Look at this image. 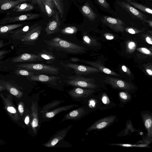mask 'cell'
Wrapping results in <instances>:
<instances>
[{
  "label": "cell",
  "mask_w": 152,
  "mask_h": 152,
  "mask_svg": "<svg viewBox=\"0 0 152 152\" xmlns=\"http://www.w3.org/2000/svg\"><path fill=\"white\" fill-rule=\"evenodd\" d=\"M44 41L48 46L51 49L62 50L70 54H81L85 51V48L84 47L62 39L56 42L50 40Z\"/></svg>",
  "instance_id": "obj_1"
},
{
  "label": "cell",
  "mask_w": 152,
  "mask_h": 152,
  "mask_svg": "<svg viewBox=\"0 0 152 152\" xmlns=\"http://www.w3.org/2000/svg\"><path fill=\"white\" fill-rule=\"evenodd\" d=\"M16 66L18 68H23L37 74L56 75L60 70L57 67L43 64L24 63L18 64Z\"/></svg>",
  "instance_id": "obj_2"
},
{
  "label": "cell",
  "mask_w": 152,
  "mask_h": 152,
  "mask_svg": "<svg viewBox=\"0 0 152 152\" xmlns=\"http://www.w3.org/2000/svg\"><path fill=\"white\" fill-rule=\"evenodd\" d=\"M65 81L67 85L77 87L94 89L97 87L93 78H86L79 75L68 76Z\"/></svg>",
  "instance_id": "obj_3"
},
{
  "label": "cell",
  "mask_w": 152,
  "mask_h": 152,
  "mask_svg": "<svg viewBox=\"0 0 152 152\" xmlns=\"http://www.w3.org/2000/svg\"><path fill=\"white\" fill-rule=\"evenodd\" d=\"M60 64L66 69L74 70V72L77 75H87L101 72L98 69L93 66L78 65L72 63L65 64L61 63Z\"/></svg>",
  "instance_id": "obj_4"
},
{
  "label": "cell",
  "mask_w": 152,
  "mask_h": 152,
  "mask_svg": "<svg viewBox=\"0 0 152 152\" xmlns=\"http://www.w3.org/2000/svg\"><path fill=\"white\" fill-rule=\"evenodd\" d=\"M114 88L130 91L134 88V86L130 83L118 78L107 76L104 80Z\"/></svg>",
  "instance_id": "obj_5"
},
{
  "label": "cell",
  "mask_w": 152,
  "mask_h": 152,
  "mask_svg": "<svg viewBox=\"0 0 152 152\" xmlns=\"http://www.w3.org/2000/svg\"><path fill=\"white\" fill-rule=\"evenodd\" d=\"M101 20L103 23L116 31L123 32L124 31V23L119 19L104 16Z\"/></svg>",
  "instance_id": "obj_6"
},
{
  "label": "cell",
  "mask_w": 152,
  "mask_h": 152,
  "mask_svg": "<svg viewBox=\"0 0 152 152\" xmlns=\"http://www.w3.org/2000/svg\"><path fill=\"white\" fill-rule=\"evenodd\" d=\"M0 96L3 102L5 108L11 118L15 121L20 120V117L12 101L11 96L8 95L6 98L1 94Z\"/></svg>",
  "instance_id": "obj_7"
},
{
  "label": "cell",
  "mask_w": 152,
  "mask_h": 152,
  "mask_svg": "<svg viewBox=\"0 0 152 152\" xmlns=\"http://www.w3.org/2000/svg\"><path fill=\"white\" fill-rule=\"evenodd\" d=\"M116 116L113 115L104 117L95 122L87 129L88 132L104 128L112 124L115 120Z\"/></svg>",
  "instance_id": "obj_8"
},
{
  "label": "cell",
  "mask_w": 152,
  "mask_h": 152,
  "mask_svg": "<svg viewBox=\"0 0 152 152\" xmlns=\"http://www.w3.org/2000/svg\"><path fill=\"white\" fill-rule=\"evenodd\" d=\"M28 79L31 81L48 83L53 85L57 84V81L60 79L58 76H49L47 75L37 74L33 75L28 76Z\"/></svg>",
  "instance_id": "obj_9"
},
{
  "label": "cell",
  "mask_w": 152,
  "mask_h": 152,
  "mask_svg": "<svg viewBox=\"0 0 152 152\" xmlns=\"http://www.w3.org/2000/svg\"><path fill=\"white\" fill-rule=\"evenodd\" d=\"M72 126V125L69 126L67 128L58 131L49 140L44 144L43 145L48 147H53L64 138Z\"/></svg>",
  "instance_id": "obj_10"
},
{
  "label": "cell",
  "mask_w": 152,
  "mask_h": 152,
  "mask_svg": "<svg viewBox=\"0 0 152 152\" xmlns=\"http://www.w3.org/2000/svg\"><path fill=\"white\" fill-rule=\"evenodd\" d=\"M94 91L93 89L77 87L68 91L69 95L74 98L87 97Z\"/></svg>",
  "instance_id": "obj_11"
},
{
  "label": "cell",
  "mask_w": 152,
  "mask_h": 152,
  "mask_svg": "<svg viewBox=\"0 0 152 152\" xmlns=\"http://www.w3.org/2000/svg\"><path fill=\"white\" fill-rule=\"evenodd\" d=\"M42 30L41 26L29 30L22 38L21 40L24 42H34L36 40L40 35Z\"/></svg>",
  "instance_id": "obj_12"
},
{
  "label": "cell",
  "mask_w": 152,
  "mask_h": 152,
  "mask_svg": "<svg viewBox=\"0 0 152 152\" xmlns=\"http://www.w3.org/2000/svg\"><path fill=\"white\" fill-rule=\"evenodd\" d=\"M43 59L38 55L28 53H24L12 58L13 62H34L41 61Z\"/></svg>",
  "instance_id": "obj_13"
},
{
  "label": "cell",
  "mask_w": 152,
  "mask_h": 152,
  "mask_svg": "<svg viewBox=\"0 0 152 152\" xmlns=\"http://www.w3.org/2000/svg\"><path fill=\"white\" fill-rule=\"evenodd\" d=\"M118 3L121 7L131 13L138 19L145 21L146 20V16L131 5L123 1H119Z\"/></svg>",
  "instance_id": "obj_14"
},
{
  "label": "cell",
  "mask_w": 152,
  "mask_h": 152,
  "mask_svg": "<svg viewBox=\"0 0 152 152\" xmlns=\"http://www.w3.org/2000/svg\"><path fill=\"white\" fill-rule=\"evenodd\" d=\"M54 18L55 19L50 21L46 27L45 30L48 35L57 32L60 30V23L58 14Z\"/></svg>",
  "instance_id": "obj_15"
},
{
  "label": "cell",
  "mask_w": 152,
  "mask_h": 152,
  "mask_svg": "<svg viewBox=\"0 0 152 152\" xmlns=\"http://www.w3.org/2000/svg\"><path fill=\"white\" fill-rule=\"evenodd\" d=\"M0 84L4 86L10 94L16 97L20 98L22 96V92L10 82L0 80Z\"/></svg>",
  "instance_id": "obj_16"
},
{
  "label": "cell",
  "mask_w": 152,
  "mask_h": 152,
  "mask_svg": "<svg viewBox=\"0 0 152 152\" xmlns=\"http://www.w3.org/2000/svg\"><path fill=\"white\" fill-rule=\"evenodd\" d=\"M85 112L84 109L82 107L74 110L66 115L61 121L67 120H77L80 118Z\"/></svg>",
  "instance_id": "obj_17"
},
{
  "label": "cell",
  "mask_w": 152,
  "mask_h": 152,
  "mask_svg": "<svg viewBox=\"0 0 152 152\" xmlns=\"http://www.w3.org/2000/svg\"><path fill=\"white\" fill-rule=\"evenodd\" d=\"M80 62L95 67L99 69L101 72L107 74L115 76H119L118 74L110 69L104 67L98 62H94L85 61L83 59L80 60Z\"/></svg>",
  "instance_id": "obj_18"
},
{
  "label": "cell",
  "mask_w": 152,
  "mask_h": 152,
  "mask_svg": "<svg viewBox=\"0 0 152 152\" xmlns=\"http://www.w3.org/2000/svg\"><path fill=\"white\" fill-rule=\"evenodd\" d=\"M22 26V24H15L0 26V39H3L9 34L10 37L13 30Z\"/></svg>",
  "instance_id": "obj_19"
},
{
  "label": "cell",
  "mask_w": 152,
  "mask_h": 152,
  "mask_svg": "<svg viewBox=\"0 0 152 152\" xmlns=\"http://www.w3.org/2000/svg\"><path fill=\"white\" fill-rule=\"evenodd\" d=\"M145 126L147 131V137L151 139L152 136V116L151 115L145 113L142 114Z\"/></svg>",
  "instance_id": "obj_20"
},
{
  "label": "cell",
  "mask_w": 152,
  "mask_h": 152,
  "mask_svg": "<svg viewBox=\"0 0 152 152\" xmlns=\"http://www.w3.org/2000/svg\"><path fill=\"white\" fill-rule=\"evenodd\" d=\"M79 105L76 104H71L58 107L50 112L45 113V116L48 118H51L56 115L62 112L66 111L75 107H78Z\"/></svg>",
  "instance_id": "obj_21"
},
{
  "label": "cell",
  "mask_w": 152,
  "mask_h": 152,
  "mask_svg": "<svg viewBox=\"0 0 152 152\" xmlns=\"http://www.w3.org/2000/svg\"><path fill=\"white\" fill-rule=\"evenodd\" d=\"M44 6L46 12L49 17L54 18L57 13L55 10L54 4L53 0H45Z\"/></svg>",
  "instance_id": "obj_22"
},
{
  "label": "cell",
  "mask_w": 152,
  "mask_h": 152,
  "mask_svg": "<svg viewBox=\"0 0 152 152\" xmlns=\"http://www.w3.org/2000/svg\"><path fill=\"white\" fill-rule=\"evenodd\" d=\"M38 111L37 106L33 103L31 107V125L34 132H36V128L38 126Z\"/></svg>",
  "instance_id": "obj_23"
},
{
  "label": "cell",
  "mask_w": 152,
  "mask_h": 152,
  "mask_svg": "<svg viewBox=\"0 0 152 152\" xmlns=\"http://www.w3.org/2000/svg\"><path fill=\"white\" fill-rule=\"evenodd\" d=\"M81 10L83 15L91 20L94 21L96 17V14L87 3H86L81 7Z\"/></svg>",
  "instance_id": "obj_24"
},
{
  "label": "cell",
  "mask_w": 152,
  "mask_h": 152,
  "mask_svg": "<svg viewBox=\"0 0 152 152\" xmlns=\"http://www.w3.org/2000/svg\"><path fill=\"white\" fill-rule=\"evenodd\" d=\"M37 55L46 60L47 62L49 64L52 63L56 59V57L53 53L45 50L38 53Z\"/></svg>",
  "instance_id": "obj_25"
},
{
  "label": "cell",
  "mask_w": 152,
  "mask_h": 152,
  "mask_svg": "<svg viewBox=\"0 0 152 152\" xmlns=\"http://www.w3.org/2000/svg\"><path fill=\"white\" fill-rule=\"evenodd\" d=\"M64 100H56L51 101L45 105L42 108L41 113H46L48 112L49 110L53 108L63 102Z\"/></svg>",
  "instance_id": "obj_26"
},
{
  "label": "cell",
  "mask_w": 152,
  "mask_h": 152,
  "mask_svg": "<svg viewBox=\"0 0 152 152\" xmlns=\"http://www.w3.org/2000/svg\"><path fill=\"white\" fill-rule=\"evenodd\" d=\"M127 3L133 6L135 8L139 9L144 12L150 14H152V10L145 6L136 2L131 1L129 0H127Z\"/></svg>",
  "instance_id": "obj_27"
},
{
  "label": "cell",
  "mask_w": 152,
  "mask_h": 152,
  "mask_svg": "<svg viewBox=\"0 0 152 152\" xmlns=\"http://www.w3.org/2000/svg\"><path fill=\"white\" fill-rule=\"evenodd\" d=\"M78 28L74 26H69L65 27L61 30V32L64 34L69 35L76 33Z\"/></svg>",
  "instance_id": "obj_28"
},
{
  "label": "cell",
  "mask_w": 152,
  "mask_h": 152,
  "mask_svg": "<svg viewBox=\"0 0 152 152\" xmlns=\"http://www.w3.org/2000/svg\"><path fill=\"white\" fill-rule=\"evenodd\" d=\"M33 8V6L30 4L23 3L16 6L15 10L17 11H24L31 10Z\"/></svg>",
  "instance_id": "obj_29"
},
{
  "label": "cell",
  "mask_w": 152,
  "mask_h": 152,
  "mask_svg": "<svg viewBox=\"0 0 152 152\" xmlns=\"http://www.w3.org/2000/svg\"><path fill=\"white\" fill-rule=\"evenodd\" d=\"M39 15L37 14H30L26 15H23L18 17L17 18H15L16 20H26L31 19L35 18L39 16Z\"/></svg>",
  "instance_id": "obj_30"
},
{
  "label": "cell",
  "mask_w": 152,
  "mask_h": 152,
  "mask_svg": "<svg viewBox=\"0 0 152 152\" xmlns=\"http://www.w3.org/2000/svg\"><path fill=\"white\" fill-rule=\"evenodd\" d=\"M23 1L22 0H18L17 1H12L6 2L2 4L1 7L2 10H7L15 6L21 1Z\"/></svg>",
  "instance_id": "obj_31"
},
{
  "label": "cell",
  "mask_w": 152,
  "mask_h": 152,
  "mask_svg": "<svg viewBox=\"0 0 152 152\" xmlns=\"http://www.w3.org/2000/svg\"><path fill=\"white\" fill-rule=\"evenodd\" d=\"M54 4L62 17L64 12V6L62 0H53Z\"/></svg>",
  "instance_id": "obj_32"
},
{
  "label": "cell",
  "mask_w": 152,
  "mask_h": 152,
  "mask_svg": "<svg viewBox=\"0 0 152 152\" xmlns=\"http://www.w3.org/2000/svg\"><path fill=\"white\" fill-rule=\"evenodd\" d=\"M15 73L18 75L29 76L37 74L34 72L26 69H18L15 70Z\"/></svg>",
  "instance_id": "obj_33"
},
{
  "label": "cell",
  "mask_w": 152,
  "mask_h": 152,
  "mask_svg": "<svg viewBox=\"0 0 152 152\" xmlns=\"http://www.w3.org/2000/svg\"><path fill=\"white\" fill-rule=\"evenodd\" d=\"M119 97L122 102H126L129 101L131 98V95L126 91H121L119 94Z\"/></svg>",
  "instance_id": "obj_34"
},
{
  "label": "cell",
  "mask_w": 152,
  "mask_h": 152,
  "mask_svg": "<svg viewBox=\"0 0 152 152\" xmlns=\"http://www.w3.org/2000/svg\"><path fill=\"white\" fill-rule=\"evenodd\" d=\"M83 40L84 43L89 46H94L96 44V42L95 39L90 37L87 35L83 36Z\"/></svg>",
  "instance_id": "obj_35"
},
{
  "label": "cell",
  "mask_w": 152,
  "mask_h": 152,
  "mask_svg": "<svg viewBox=\"0 0 152 152\" xmlns=\"http://www.w3.org/2000/svg\"><path fill=\"white\" fill-rule=\"evenodd\" d=\"M24 1H28L31 3L36 4L38 5L41 10L43 12H45V9L44 6L45 0H22Z\"/></svg>",
  "instance_id": "obj_36"
},
{
  "label": "cell",
  "mask_w": 152,
  "mask_h": 152,
  "mask_svg": "<svg viewBox=\"0 0 152 152\" xmlns=\"http://www.w3.org/2000/svg\"><path fill=\"white\" fill-rule=\"evenodd\" d=\"M137 50L139 52L147 55H152V53L150 50L144 48H138Z\"/></svg>",
  "instance_id": "obj_37"
},
{
  "label": "cell",
  "mask_w": 152,
  "mask_h": 152,
  "mask_svg": "<svg viewBox=\"0 0 152 152\" xmlns=\"http://www.w3.org/2000/svg\"><path fill=\"white\" fill-rule=\"evenodd\" d=\"M99 4L103 7L106 8H108L110 7L109 4L106 0H97Z\"/></svg>",
  "instance_id": "obj_38"
},
{
  "label": "cell",
  "mask_w": 152,
  "mask_h": 152,
  "mask_svg": "<svg viewBox=\"0 0 152 152\" xmlns=\"http://www.w3.org/2000/svg\"><path fill=\"white\" fill-rule=\"evenodd\" d=\"M10 50H0V60L4 58L5 55L11 52Z\"/></svg>",
  "instance_id": "obj_39"
},
{
  "label": "cell",
  "mask_w": 152,
  "mask_h": 152,
  "mask_svg": "<svg viewBox=\"0 0 152 152\" xmlns=\"http://www.w3.org/2000/svg\"><path fill=\"white\" fill-rule=\"evenodd\" d=\"M18 110L20 115H22L24 111V104L23 102H20L18 104Z\"/></svg>",
  "instance_id": "obj_40"
},
{
  "label": "cell",
  "mask_w": 152,
  "mask_h": 152,
  "mask_svg": "<svg viewBox=\"0 0 152 152\" xmlns=\"http://www.w3.org/2000/svg\"><path fill=\"white\" fill-rule=\"evenodd\" d=\"M126 30L128 32L133 34L137 33L140 31H139L132 28H128L126 29Z\"/></svg>",
  "instance_id": "obj_41"
},
{
  "label": "cell",
  "mask_w": 152,
  "mask_h": 152,
  "mask_svg": "<svg viewBox=\"0 0 152 152\" xmlns=\"http://www.w3.org/2000/svg\"><path fill=\"white\" fill-rule=\"evenodd\" d=\"M102 100L103 102L105 104H107L109 103V100L105 94L103 95Z\"/></svg>",
  "instance_id": "obj_42"
},
{
  "label": "cell",
  "mask_w": 152,
  "mask_h": 152,
  "mask_svg": "<svg viewBox=\"0 0 152 152\" xmlns=\"http://www.w3.org/2000/svg\"><path fill=\"white\" fill-rule=\"evenodd\" d=\"M135 43L133 42H129L128 44V48L130 50H133L135 48Z\"/></svg>",
  "instance_id": "obj_43"
},
{
  "label": "cell",
  "mask_w": 152,
  "mask_h": 152,
  "mask_svg": "<svg viewBox=\"0 0 152 152\" xmlns=\"http://www.w3.org/2000/svg\"><path fill=\"white\" fill-rule=\"evenodd\" d=\"M122 69L123 71L126 72L127 74L129 76L131 75V72L129 70V69L126 67L125 65H123L122 66Z\"/></svg>",
  "instance_id": "obj_44"
},
{
  "label": "cell",
  "mask_w": 152,
  "mask_h": 152,
  "mask_svg": "<svg viewBox=\"0 0 152 152\" xmlns=\"http://www.w3.org/2000/svg\"><path fill=\"white\" fill-rule=\"evenodd\" d=\"M9 42H5L2 40H0V49L10 44Z\"/></svg>",
  "instance_id": "obj_45"
},
{
  "label": "cell",
  "mask_w": 152,
  "mask_h": 152,
  "mask_svg": "<svg viewBox=\"0 0 152 152\" xmlns=\"http://www.w3.org/2000/svg\"><path fill=\"white\" fill-rule=\"evenodd\" d=\"M106 39L108 40H112L114 39V37L112 34H104Z\"/></svg>",
  "instance_id": "obj_46"
},
{
  "label": "cell",
  "mask_w": 152,
  "mask_h": 152,
  "mask_svg": "<svg viewBox=\"0 0 152 152\" xmlns=\"http://www.w3.org/2000/svg\"><path fill=\"white\" fill-rule=\"evenodd\" d=\"M30 121V118L28 115H27L25 117L24 120L25 124L28 125L29 124Z\"/></svg>",
  "instance_id": "obj_47"
},
{
  "label": "cell",
  "mask_w": 152,
  "mask_h": 152,
  "mask_svg": "<svg viewBox=\"0 0 152 152\" xmlns=\"http://www.w3.org/2000/svg\"><path fill=\"white\" fill-rule=\"evenodd\" d=\"M70 60L73 62H76L80 61V59L78 58L72 57L70 58Z\"/></svg>",
  "instance_id": "obj_48"
},
{
  "label": "cell",
  "mask_w": 152,
  "mask_h": 152,
  "mask_svg": "<svg viewBox=\"0 0 152 152\" xmlns=\"http://www.w3.org/2000/svg\"><path fill=\"white\" fill-rule=\"evenodd\" d=\"M146 40L147 42L149 44L152 45V41L151 39L149 37H147L146 38Z\"/></svg>",
  "instance_id": "obj_49"
},
{
  "label": "cell",
  "mask_w": 152,
  "mask_h": 152,
  "mask_svg": "<svg viewBox=\"0 0 152 152\" xmlns=\"http://www.w3.org/2000/svg\"><path fill=\"white\" fill-rule=\"evenodd\" d=\"M146 72L147 73L150 75L151 76L152 75V71L149 69H147L146 70Z\"/></svg>",
  "instance_id": "obj_50"
},
{
  "label": "cell",
  "mask_w": 152,
  "mask_h": 152,
  "mask_svg": "<svg viewBox=\"0 0 152 152\" xmlns=\"http://www.w3.org/2000/svg\"><path fill=\"white\" fill-rule=\"evenodd\" d=\"M6 90L5 87L0 84V91Z\"/></svg>",
  "instance_id": "obj_51"
},
{
  "label": "cell",
  "mask_w": 152,
  "mask_h": 152,
  "mask_svg": "<svg viewBox=\"0 0 152 152\" xmlns=\"http://www.w3.org/2000/svg\"><path fill=\"white\" fill-rule=\"evenodd\" d=\"M145 21L147 22L149 25L151 26H152V21L151 20H146Z\"/></svg>",
  "instance_id": "obj_52"
},
{
  "label": "cell",
  "mask_w": 152,
  "mask_h": 152,
  "mask_svg": "<svg viewBox=\"0 0 152 152\" xmlns=\"http://www.w3.org/2000/svg\"></svg>",
  "instance_id": "obj_53"
}]
</instances>
